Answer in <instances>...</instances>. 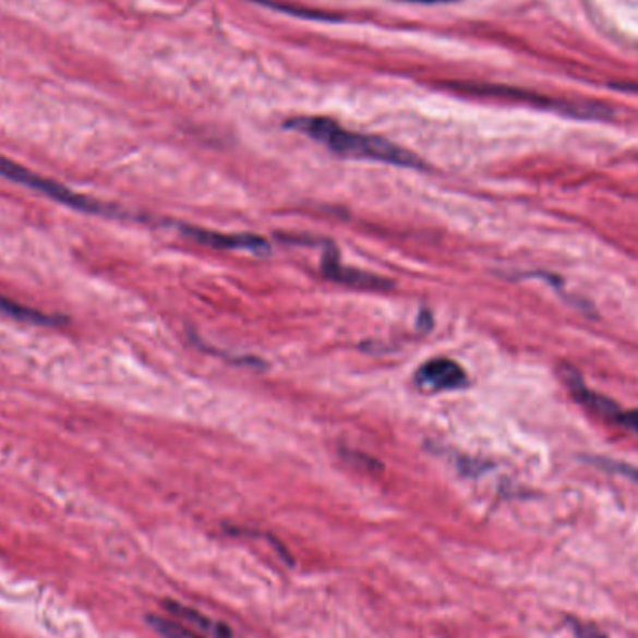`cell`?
I'll return each instance as SVG.
<instances>
[{"instance_id":"1","label":"cell","mask_w":638,"mask_h":638,"mask_svg":"<svg viewBox=\"0 0 638 638\" xmlns=\"http://www.w3.org/2000/svg\"><path fill=\"white\" fill-rule=\"evenodd\" d=\"M286 128L299 131L314 141L325 144L330 152L351 157V159H366V161L387 162L396 167L422 168L424 162L417 155L407 152L398 144L388 142L381 136L364 135L354 131L344 130L329 118H296L286 123Z\"/></svg>"},{"instance_id":"2","label":"cell","mask_w":638,"mask_h":638,"mask_svg":"<svg viewBox=\"0 0 638 638\" xmlns=\"http://www.w3.org/2000/svg\"><path fill=\"white\" fill-rule=\"evenodd\" d=\"M0 178L33 189L36 193L44 194L47 198L59 202L62 206L71 207V209H77V212L99 215V217H110V219H136L131 213L122 212L120 207L109 206V204H104V202L91 198V196L75 193L70 188H65L64 183L38 174L31 168L8 159L4 155H0Z\"/></svg>"},{"instance_id":"3","label":"cell","mask_w":638,"mask_h":638,"mask_svg":"<svg viewBox=\"0 0 638 638\" xmlns=\"http://www.w3.org/2000/svg\"><path fill=\"white\" fill-rule=\"evenodd\" d=\"M450 91L464 92L469 96L480 97H498V99H509V101H521V104L535 105L542 109L558 110L564 115L577 118H606L613 115V110L601 104H574V101H558L553 97L542 96L535 92L521 91V88H511V86H498V84H480V83H445Z\"/></svg>"},{"instance_id":"4","label":"cell","mask_w":638,"mask_h":638,"mask_svg":"<svg viewBox=\"0 0 638 638\" xmlns=\"http://www.w3.org/2000/svg\"><path fill=\"white\" fill-rule=\"evenodd\" d=\"M561 377L566 385L567 390L574 396V400L579 406L587 407L590 413L600 417V419L609 420V422H616V424L627 425L629 419V411H624L616 401L606 398L603 394L593 393L592 388L587 387V383L582 380V375L569 364H562Z\"/></svg>"},{"instance_id":"5","label":"cell","mask_w":638,"mask_h":638,"mask_svg":"<svg viewBox=\"0 0 638 638\" xmlns=\"http://www.w3.org/2000/svg\"><path fill=\"white\" fill-rule=\"evenodd\" d=\"M183 236L193 239L196 243L204 246H212V249H219V251H246L252 254H269L272 245L260 236L254 233H222L206 230V228H193V226H183Z\"/></svg>"},{"instance_id":"6","label":"cell","mask_w":638,"mask_h":638,"mask_svg":"<svg viewBox=\"0 0 638 638\" xmlns=\"http://www.w3.org/2000/svg\"><path fill=\"white\" fill-rule=\"evenodd\" d=\"M414 383L424 390H458L469 385L464 368L450 359H433L417 370Z\"/></svg>"},{"instance_id":"7","label":"cell","mask_w":638,"mask_h":638,"mask_svg":"<svg viewBox=\"0 0 638 638\" xmlns=\"http://www.w3.org/2000/svg\"><path fill=\"white\" fill-rule=\"evenodd\" d=\"M322 272L323 277L329 278L333 282L344 284V286L357 288V290H388V288H393L390 280L375 277L372 273L357 272V269L342 265L338 254H336V249L333 246L323 252Z\"/></svg>"},{"instance_id":"8","label":"cell","mask_w":638,"mask_h":638,"mask_svg":"<svg viewBox=\"0 0 638 638\" xmlns=\"http://www.w3.org/2000/svg\"><path fill=\"white\" fill-rule=\"evenodd\" d=\"M165 609L168 613L174 614L176 618L185 622L188 626L196 627V631H204L213 638H232V629L225 626V624H217L213 619L207 618L201 611H194L191 606L181 605L178 601L167 600Z\"/></svg>"},{"instance_id":"9","label":"cell","mask_w":638,"mask_h":638,"mask_svg":"<svg viewBox=\"0 0 638 638\" xmlns=\"http://www.w3.org/2000/svg\"><path fill=\"white\" fill-rule=\"evenodd\" d=\"M0 314L13 317L17 322L39 325V327H62V325L70 323V320L65 316L47 314V312H41V310L31 309V306H25V304L12 301V299H8L4 296H0Z\"/></svg>"},{"instance_id":"10","label":"cell","mask_w":638,"mask_h":638,"mask_svg":"<svg viewBox=\"0 0 638 638\" xmlns=\"http://www.w3.org/2000/svg\"><path fill=\"white\" fill-rule=\"evenodd\" d=\"M149 626L154 627L155 631L161 633L162 637L167 638H206L201 631H196L194 627L174 619L162 618V616H148Z\"/></svg>"},{"instance_id":"11","label":"cell","mask_w":638,"mask_h":638,"mask_svg":"<svg viewBox=\"0 0 638 638\" xmlns=\"http://www.w3.org/2000/svg\"><path fill=\"white\" fill-rule=\"evenodd\" d=\"M593 464L601 465V467H603V469H606V471H613L618 472V474H624V477L629 478V480H633L635 484H638L637 467H631V465L626 464H618V461H613V459L603 458L593 459Z\"/></svg>"},{"instance_id":"12","label":"cell","mask_w":638,"mask_h":638,"mask_svg":"<svg viewBox=\"0 0 638 638\" xmlns=\"http://www.w3.org/2000/svg\"><path fill=\"white\" fill-rule=\"evenodd\" d=\"M407 2H419V4H448V2H456V0H407Z\"/></svg>"}]
</instances>
